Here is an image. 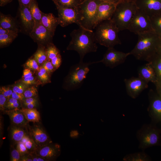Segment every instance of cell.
<instances>
[{"instance_id": "cell-38", "label": "cell", "mask_w": 161, "mask_h": 161, "mask_svg": "<svg viewBox=\"0 0 161 161\" xmlns=\"http://www.w3.org/2000/svg\"><path fill=\"white\" fill-rule=\"evenodd\" d=\"M38 62L34 59H29L26 63V66L29 68L34 70L39 71V67L38 64Z\"/></svg>"}, {"instance_id": "cell-39", "label": "cell", "mask_w": 161, "mask_h": 161, "mask_svg": "<svg viewBox=\"0 0 161 161\" xmlns=\"http://www.w3.org/2000/svg\"><path fill=\"white\" fill-rule=\"evenodd\" d=\"M13 92V90L9 87L2 86L0 88V93H1L8 99L11 97Z\"/></svg>"}, {"instance_id": "cell-27", "label": "cell", "mask_w": 161, "mask_h": 161, "mask_svg": "<svg viewBox=\"0 0 161 161\" xmlns=\"http://www.w3.org/2000/svg\"><path fill=\"white\" fill-rule=\"evenodd\" d=\"M55 6L65 7H77L80 3L78 0H52Z\"/></svg>"}, {"instance_id": "cell-4", "label": "cell", "mask_w": 161, "mask_h": 161, "mask_svg": "<svg viewBox=\"0 0 161 161\" xmlns=\"http://www.w3.org/2000/svg\"><path fill=\"white\" fill-rule=\"evenodd\" d=\"M137 9L134 1L122 0L116 4L111 19L119 31L127 30Z\"/></svg>"}, {"instance_id": "cell-14", "label": "cell", "mask_w": 161, "mask_h": 161, "mask_svg": "<svg viewBox=\"0 0 161 161\" xmlns=\"http://www.w3.org/2000/svg\"><path fill=\"white\" fill-rule=\"evenodd\" d=\"M28 133L35 142L37 148L52 142L47 134L40 125H34L30 127Z\"/></svg>"}, {"instance_id": "cell-36", "label": "cell", "mask_w": 161, "mask_h": 161, "mask_svg": "<svg viewBox=\"0 0 161 161\" xmlns=\"http://www.w3.org/2000/svg\"><path fill=\"white\" fill-rule=\"evenodd\" d=\"M28 85L24 83H20L14 86L12 90L13 92L23 94L25 91L28 88Z\"/></svg>"}, {"instance_id": "cell-8", "label": "cell", "mask_w": 161, "mask_h": 161, "mask_svg": "<svg viewBox=\"0 0 161 161\" xmlns=\"http://www.w3.org/2000/svg\"><path fill=\"white\" fill-rule=\"evenodd\" d=\"M127 30L137 35L154 31L150 17L138 9L132 18Z\"/></svg>"}, {"instance_id": "cell-16", "label": "cell", "mask_w": 161, "mask_h": 161, "mask_svg": "<svg viewBox=\"0 0 161 161\" xmlns=\"http://www.w3.org/2000/svg\"><path fill=\"white\" fill-rule=\"evenodd\" d=\"M138 9L150 17L161 12V0H135Z\"/></svg>"}, {"instance_id": "cell-55", "label": "cell", "mask_w": 161, "mask_h": 161, "mask_svg": "<svg viewBox=\"0 0 161 161\" xmlns=\"http://www.w3.org/2000/svg\"><path fill=\"white\" fill-rule=\"evenodd\" d=\"M102 1H106L115 4H117L121 0H100Z\"/></svg>"}, {"instance_id": "cell-32", "label": "cell", "mask_w": 161, "mask_h": 161, "mask_svg": "<svg viewBox=\"0 0 161 161\" xmlns=\"http://www.w3.org/2000/svg\"><path fill=\"white\" fill-rule=\"evenodd\" d=\"M34 59L39 64L44 63L47 58L46 50L42 48H39L34 55Z\"/></svg>"}, {"instance_id": "cell-3", "label": "cell", "mask_w": 161, "mask_h": 161, "mask_svg": "<svg viewBox=\"0 0 161 161\" xmlns=\"http://www.w3.org/2000/svg\"><path fill=\"white\" fill-rule=\"evenodd\" d=\"M156 34L152 31L139 34L138 41L130 52L137 59L149 62L154 56L158 38Z\"/></svg>"}, {"instance_id": "cell-51", "label": "cell", "mask_w": 161, "mask_h": 161, "mask_svg": "<svg viewBox=\"0 0 161 161\" xmlns=\"http://www.w3.org/2000/svg\"><path fill=\"white\" fill-rule=\"evenodd\" d=\"M20 161H32L30 153L21 156Z\"/></svg>"}, {"instance_id": "cell-2", "label": "cell", "mask_w": 161, "mask_h": 161, "mask_svg": "<svg viewBox=\"0 0 161 161\" xmlns=\"http://www.w3.org/2000/svg\"><path fill=\"white\" fill-rule=\"evenodd\" d=\"M95 29L94 36L97 43L107 48L114 47L116 45L121 44L118 36L120 31L111 19L100 22Z\"/></svg>"}, {"instance_id": "cell-13", "label": "cell", "mask_w": 161, "mask_h": 161, "mask_svg": "<svg viewBox=\"0 0 161 161\" xmlns=\"http://www.w3.org/2000/svg\"><path fill=\"white\" fill-rule=\"evenodd\" d=\"M54 34L45 27L41 23H35L34 27L29 36L39 44L47 45L52 43Z\"/></svg>"}, {"instance_id": "cell-43", "label": "cell", "mask_w": 161, "mask_h": 161, "mask_svg": "<svg viewBox=\"0 0 161 161\" xmlns=\"http://www.w3.org/2000/svg\"><path fill=\"white\" fill-rule=\"evenodd\" d=\"M8 99L4 96L1 93H0V109L1 111H4L6 109Z\"/></svg>"}, {"instance_id": "cell-26", "label": "cell", "mask_w": 161, "mask_h": 161, "mask_svg": "<svg viewBox=\"0 0 161 161\" xmlns=\"http://www.w3.org/2000/svg\"><path fill=\"white\" fill-rule=\"evenodd\" d=\"M149 160L148 155L143 152L129 154L123 159V160L126 161H147Z\"/></svg>"}, {"instance_id": "cell-50", "label": "cell", "mask_w": 161, "mask_h": 161, "mask_svg": "<svg viewBox=\"0 0 161 161\" xmlns=\"http://www.w3.org/2000/svg\"><path fill=\"white\" fill-rule=\"evenodd\" d=\"M34 0H18L19 4L29 7Z\"/></svg>"}, {"instance_id": "cell-42", "label": "cell", "mask_w": 161, "mask_h": 161, "mask_svg": "<svg viewBox=\"0 0 161 161\" xmlns=\"http://www.w3.org/2000/svg\"><path fill=\"white\" fill-rule=\"evenodd\" d=\"M51 61L55 68L56 69L60 66L61 63V58L60 54L54 58Z\"/></svg>"}, {"instance_id": "cell-15", "label": "cell", "mask_w": 161, "mask_h": 161, "mask_svg": "<svg viewBox=\"0 0 161 161\" xmlns=\"http://www.w3.org/2000/svg\"><path fill=\"white\" fill-rule=\"evenodd\" d=\"M61 152L60 145L52 142L37 148L35 151L37 154L45 159L47 161L56 160L60 154Z\"/></svg>"}, {"instance_id": "cell-6", "label": "cell", "mask_w": 161, "mask_h": 161, "mask_svg": "<svg viewBox=\"0 0 161 161\" xmlns=\"http://www.w3.org/2000/svg\"><path fill=\"white\" fill-rule=\"evenodd\" d=\"M96 61L84 62H80L72 66L65 81L66 88L74 90L79 88L90 71L89 66L96 64Z\"/></svg>"}, {"instance_id": "cell-52", "label": "cell", "mask_w": 161, "mask_h": 161, "mask_svg": "<svg viewBox=\"0 0 161 161\" xmlns=\"http://www.w3.org/2000/svg\"><path fill=\"white\" fill-rule=\"evenodd\" d=\"M32 74L30 69H24L23 72V77L24 78L32 76Z\"/></svg>"}, {"instance_id": "cell-22", "label": "cell", "mask_w": 161, "mask_h": 161, "mask_svg": "<svg viewBox=\"0 0 161 161\" xmlns=\"http://www.w3.org/2000/svg\"><path fill=\"white\" fill-rule=\"evenodd\" d=\"M41 23L54 34L57 26L59 25L58 18L51 13H45L43 12Z\"/></svg>"}, {"instance_id": "cell-33", "label": "cell", "mask_w": 161, "mask_h": 161, "mask_svg": "<svg viewBox=\"0 0 161 161\" xmlns=\"http://www.w3.org/2000/svg\"><path fill=\"white\" fill-rule=\"evenodd\" d=\"M10 161H20L21 156L16 148L11 145L10 148Z\"/></svg>"}, {"instance_id": "cell-41", "label": "cell", "mask_w": 161, "mask_h": 161, "mask_svg": "<svg viewBox=\"0 0 161 161\" xmlns=\"http://www.w3.org/2000/svg\"><path fill=\"white\" fill-rule=\"evenodd\" d=\"M42 66L45 69L48 73H50L55 71L56 69L52 65L51 61H46Z\"/></svg>"}, {"instance_id": "cell-1", "label": "cell", "mask_w": 161, "mask_h": 161, "mask_svg": "<svg viewBox=\"0 0 161 161\" xmlns=\"http://www.w3.org/2000/svg\"><path fill=\"white\" fill-rule=\"evenodd\" d=\"M70 35L71 40L67 49L76 51L79 55L80 62H83L84 57L87 53L97 51L98 47L93 30L79 27L73 30Z\"/></svg>"}, {"instance_id": "cell-17", "label": "cell", "mask_w": 161, "mask_h": 161, "mask_svg": "<svg viewBox=\"0 0 161 161\" xmlns=\"http://www.w3.org/2000/svg\"><path fill=\"white\" fill-rule=\"evenodd\" d=\"M116 5L112 3L103 1L100 3L97 8L95 28L100 22L111 19L114 12Z\"/></svg>"}, {"instance_id": "cell-31", "label": "cell", "mask_w": 161, "mask_h": 161, "mask_svg": "<svg viewBox=\"0 0 161 161\" xmlns=\"http://www.w3.org/2000/svg\"><path fill=\"white\" fill-rule=\"evenodd\" d=\"M47 47L46 52L47 58L49 60L60 54L59 50L52 43L49 44Z\"/></svg>"}, {"instance_id": "cell-20", "label": "cell", "mask_w": 161, "mask_h": 161, "mask_svg": "<svg viewBox=\"0 0 161 161\" xmlns=\"http://www.w3.org/2000/svg\"><path fill=\"white\" fill-rule=\"evenodd\" d=\"M5 112L9 116L12 124L23 128L28 126L29 122L19 109L7 110Z\"/></svg>"}, {"instance_id": "cell-40", "label": "cell", "mask_w": 161, "mask_h": 161, "mask_svg": "<svg viewBox=\"0 0 161 161\" xmlns=\"http://www.w3.org/2000/svg\"><path fill=\"white\" fill-rule=\"evenodd\" d=\"M149 62L151 63L154 69H156L157 75L161 78V58L156 63L153 61Z\"/></svg>"}, {"instance_id": "cell-19", "label": "cell", "mask_w": 161, "mask_h": 161, "mask_svg": "<svg viewBox=\"0 0 161 161\" xmlns=\"http://www.w3.org/2000/svg\"><path fill=\"white\" fill-rule=\"evenodd\" d=\"M139 77L148 83L149 82H155L156 73L154 67L150 62L140 67L138 69Z\"/></svg>"}, {"instance_id": "cell-44", "label": "cell", "mask_w": 161, "mask_h": 161, "mask_svg": "<svg viewBox=\"0 0 161 161\" xmlns=\"http://www.w3.org/2000/svg\"><path fill=\"white\" fill-rule=\"evenodd\" d=\"M22 82L28 85L36 83L35 79L32 76L24 78L22 80Z\"/></svg>"}, {"instance_id": "cell-45", "label": "cell", "mask_w": 161, "mask_h": 161, "mask_svg": "<svg viewBox=\"0 0 161 161\" xmlns=\"http://www.w3.org/2000/svg\"><path fill=\"white\" fill-rule=\"evenodd\" d=\"M32 161H47L44 158L37 154L35 151L30 153Z\"/></svg>"}, {"instance_id": "cell-30", "label": "cell", "mask_w": 161, "mask_h": 161, "mask_svg": "<svg viewBox=\"0 0 161 161\" xmlns=\"http://www.w3.org/2000/svg\"><path fill=\"white\" fill-rule=\"evenodd\" d=\"M18 34L0 35V47L5 46L10 44L17 37Z\"/></svg>"}, {"instance_id": "cell-57", "label": "cell", "mask_w": 161, "mask_h": 161, "mask_svg": "<svg viewBox=\"0 0 161 161\" xmlns=\"http://www.w3.org/2000/svg\"></svg>"}, {"instance_id": "cell-46", "label": "cell", "mask_w": 161, "mask_h": 161, "mask_svg": "<svg viewBox=\"0 0 161 161\" xmlns=\"http://www.w3.org/2000/svg\"><path fill=\"white\" fill-rule=\"evenodd\" d=\"M11 97L20 102H23L25 98L23 94H20L14 92H13Z\"/></svg>"}, {"instance_id": "cell-37", "label": "cell", "mask_w": 161, "mask_h": 161, "mask_svg": "<svg viewBox=\"0 0 161 161\" xmlns=\"http://www.w3.org/2000/svg\"><path fill=\"white\" fill-rule=\"evenodd\" d=\"M47 73L46 70L42 66L39 67L38 75L40 78L44 82L48 80L49 77Z\"/></svg>"}, {"instance_id": "cell-56", "label": "cell", "mask_w": 161, "mask_h": 161, "mask_svg": "<svg viewBox=\"0 0 161 161\" xmlns=\"http://www.w3.org/2000/svg\"><path fill=\"white\" fill-rule=\"evenodd\" d=\"M126 0L130 1H134L135 0Z\"/></svg>"}, {"instance_id": "cell-49", "label": "cell", "mask_w": 161, "mask_h": 161, "mask_svg": "<svg viewBox=\"0 0 161 161\" xmlns=\"http://www.w3.org/2000/svg\"><path fill=\"white\" fill-rule=\"evenodd\" d=\"M37 99L35 97L25 98L22 102L24 105L32 103H37Z\"/></svg>"}, {"instance_id": "cell-12", "label": "cell", "mask_w": 161, "mask_h": 161, "mask_svg": "<svg viewBox=\"0 0 161 161\" xmlns=\"http://www.w3.org/2000/svg\"><path fill=\"white\" fill-rule=\"evenodd\" d=\"M124 81L128 95L133 99L136 98L148 87V83L139 77L125 79Z\"/></svg>"}, {"instance_id": "cell-54", "label": "cell", "mask_w": 161, "mask_h": 161, "mask_svg": "<svg viewBox=\"0 0 161 161\" xmlns=\"http://www.w3.org/2000/svg\"><path fill=\"white\" fill-rule=\"evenodd\" d=\"M37 103H32L24 105L27 108L32 109L34 108L36 106Z\"/></svg>"}, {"instance_id": "cell-10", "label": "cell", "mask_w": 161, "mask_h": 161, "mask_svg": "<svg viewBox=\"0 0 161 161\" xmlns=\"http://www.w3.org/2000/svg\"><path fill=\"white\" fill-rule=\"evenodd\" d=\"M102 59L96 63H102L106 66L113 68L123 63L130 52L124 53L116 50L114 47L107 48Z\"/></svg>"}, {"instance_id": "cell-11", "label": "cell", "mask_w": 161, "mask_h": 161, "mask_svg": "<svg viewBox=\"0 0 161 161\" xmlns=\"http://www.w3.org/2000/svg\"><path fill=\"white\" fill-rule=\"evenodd\" d=\"M58 12L59 24L64 27L72 23L78 24L79 16L77 7H65L56 6Z\"/></svg>"}, {"instance_id": "cell-23", "label": "cell", "mask_w": 161, "mask_h": 161, "mask_svg": "<svg viewBox=\"0 0 161 161\" xmlns=\"http://www.w3.org/2000/svg\"><path fill=\"white\" fill-rule=\"evenodd\" d=\"M23 127L13 124L10 129V134L11 140L16 144L21 141L28 134Z\"/></svg>"}, {"instance_id": "cell-18", "label": "cell", "mask_w": 161, "mask_h": 161, "mask_svg": "<svg viewBox=\"0 0 161 161\" xmlns=\"http://www.w3.org/2000/svg\"><path fill=\"white\" fill-rule=\"evenodd\" d=\"M149 105L148 108L150 117L153 120H161V99L154 97L152 91L150 90L148 93Z\"/></svg>"}, {"instance_id": "cell-9", "label": "cell", "mask_w": 161, "mask_h": 161, "mask_svg": "<svg viewBox=\"0 0 161 161\" xmlns=\"http://www.w3.org/2000/svg\"><path fill=\"white\" fill-rule=\"evenodd\" d=\"M20 32L29 35L35 24L28 7L19 4L16 17Z\"/></svg>"}, {"instance_id": "cell-7", "label": "cell", "mask_w": 161, "mask_h": 161, "mask_svg": "<svg viewBox=\"0 0 161 161\" xmlns=\"http://www.w3.org/2000/svg\"><path fill=\"white\" fill-rule=\"evenodd\" d=\"M160 131L149 125H143L137 134L139 142V148L144 150L157 144L160 140Z\"/></svg>"}, {"instance_id": "cell-25", "label": "cell", "mask_w": 161, "mask_h": 161, "mask_svg": "<svg viewBox=\"0 0 161 161\" xmlns=\"http://www.w3.org/2000/svg\"><path fill=\"white\" fill-rule=\"evenodd\" d=\"M35 23L41 22L43 12L39 9L36 0H34L28 7Z\"/></svg>"}, {"instance_id": "cell-34", "label": "cell", "mask_w": 161, "mask_h": 161, "mask_svg": "<svg viewBox=\"0 0 161 161\" xmlns=\"http://www.w3.org/2000/svg\"><path fill=\"white\" fill-rule=\"evenodd\" d=\"M38 91L34 86L27 88L24 92L23 94L25 98L35 97L37 95Z\"/></svg>"}, {"instance_id": "cell-53", "label": "cell", "mask_w": 161, "mask_h": 161, "mask_svg": "<svg viewBox=\"0 0 161 161\" xmlns=\"http://www.w3.org/2000/svg\"><path fill=\"white\" fill-rule=\"evenodd\" d=\"M13 0H0V6L4 7L11 2Z\"/></svg>"}, {"instance_id": "cell-5", "label": "cell", "mask_w": 161, "mask_h": 161, "mask_svg": "<svg viewBox=\"0 0 161 161\" xmlns=\"http://www.w3.org/2000/svg\"><path fill=\"white\" fill-rule=\"evenodd\" d=\"M100 0H85L77 7L79 16L78 25L87 30L94 29L98 6Z\"/></svg>"}, {"instance_id": "cell-48", "label": "cell", "mask_w": 161, "mask_h": 161, "mask_svg": "<svg viewBox=\"0 0 161 161\" xmlns=\"http://www.w3.org/2000/svg\"><path fill=\"white\" fill-rule=\"evenodd\" d=\"M18 33V32L13 30L4 29L0 27V35L14 34Z\"/></svg>"}, {"instance_id": "cell-24", "label": "cell", "mask_w": 161, "mask_h": 161, "mask_svg": "<svg viewBox=\"0 0 161 161\" xmlns=\"http://www.w3.org/2000/svg\"><path fill=\"white\" fill-rule=\"evenodd\" d=\"M19 109L28 122L34 123L39 122L41 120L40 114L39 112L35 108L29 109L22 108Z\"/></svg>"}, {"instance_id": "cell-29", "label": "cell", "mask_w": 161, "mask_h": 161, "mask_svg": "<svg viewBox=\"0 0 161 161\" xmlns=\"http://www.w3.org/2000/svg\"><path fill=\"white\" fill-rule=\"evenodd\" d=\"M153 30L156 34L158 32L161 34V16L157 14L150 17Z\"/></svg>"}, {"instance_id": "cell-21", "label": "cell", "mask_w": 161, "mask_h": 161, "mask_svg": "<svg viewBox=\"0 0 161 161\" xmlns=\"http://www.w3.org/2000/svg\"><path fill=\"white\" fill-rule=\"evenodd\" d=\"M0 27L20 32L19 26L16 18L10 15H5L0 12Z\"/></svg>"}, {"instance_id": "cell-28", "label": "cell", "mask_w": 161, "mask_h": 161, "mask_svg": "<svg viewBox=\"0 0 161 161\" xmlns=\"http://www.w3.org/2000/svg\"><path fill=\"white\" fill-rule=\"evenodd\" d=\"M21 141L24 143L29 153L35 151L37 149L35 142L28 133L24 137Z\"/></svg>"}, {"instance_id": "cell-47", "label": "cell", "mask_w": 161, "mask_h": 161, "mask_svg": "<svg viewBox=\"0 0 161 161\" xmlns=\"http://www.w3.org/2000/svg\"><path fill=\"white\" fill-rule=\"evenodd\" d=\"M20 101L15 102L9 104H7L6 106V109L12 110L16 109H19L20 106Z\"/></svg>"}, {"instance_id": "cell-35", "label": "cell", "mask_w": 161, "mask_h": 161, "mask_svg": "<svg viewBox=\"0 0 161 161\" xmlns=\"http://www.w3.org/2000/svg\"><path fill=\"white\" fill-rule=\"evenodd\" d=\"M16 144V148L21 156L29 153L24 143L21 141L17 143Z\"/></svg>"}]
</instances>
